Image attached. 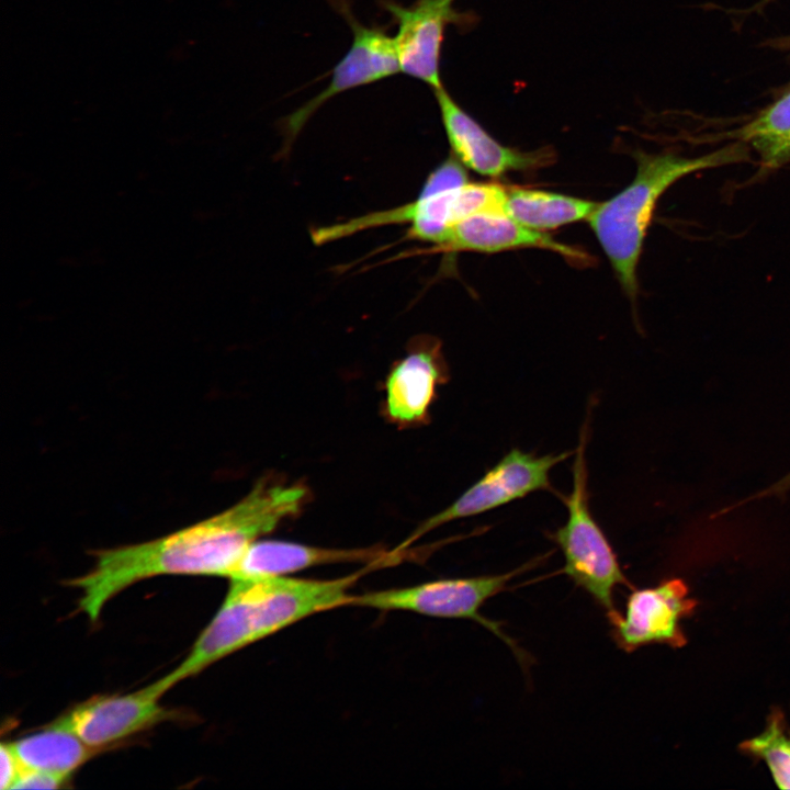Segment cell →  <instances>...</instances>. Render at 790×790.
Masks as SVG:
<instances>
[{
  "label": "cell",
  "mask_w": 790,
  "mask_h": 790,
  "mask_svg": "<svg viewBox=\"0 0 790 790\" xmlns=\"http://www.w3.org/2000/svg\"><path fill=\"white\" fill-rule=\"evenodd\" d=\"M725 137L748 144L759 156L764 173L790 163V89Z\"/></svg>",
  "instance_id": "obj_17"
},
{
  "label": "cell",
  "mask_w": 790,
  "mask_h": 790,
  "mask_svg": "<svg viewBox=\"0 0 790 790\" xmlns=\"http://www.w3.org/2000/svg\"><path fill=\"white\" fill-rule=\"evenodd\" d=\"M449 379L441 341L429 335L413 338L407 354L397 361L386 380L387 416L402 424L424 421L437 387Z\"/></svg>",
  "instance_id": "obj_12"
},
{
  "label": "cell",
  "mask_w": 790,
  "mask_h": 790,
  "mask_svg": "<svg viewBox=\"0 0 790 790\" xmlns=\"http://www.w3.org/2000/svg\"><path fill=\"white\" fill-rule=\"evenodd\" d=\"M528 567L529 564H526L503 574L443 578L408 587L351 595L348 606L382 611H409L440 619L472 620L508 645L522 664L528 662L523 652L501 630L498 622L482 614L481 608L487 600L504 591L509 582Z\"/></svg>",
  "instance_id": "obj_5"
},
{
  "label": "cell",
  "mask_w": 790,
  "mask_h": 790,
  "mask_svg": "<svg viewBox=\"0 0 790 790\" xmlns=\"http://www.w3.org/2000/svg\"><path fill=\"white\" fill-rule=\"evenodd\" d=\"M433 92L451 154L467 169L498 178L512 171H534L554 162L552 148L522 151L505 146L464 111L443 87Z\"/></svg>",
  "instance_id": "obj_11"
},
{
  "label": "cell",
  "mask_w": 790,
  "mask_h": 790,
  "mask_svg": "<svg viewBox=\"0 0 790 790\" xmlns=\"http://www.w3.org/2000/svg\"><path fill=\"white\" fill-rule=\"evenodd\" d=\"M364 569L335 579L287 576L233 578L211 622L182 663L167 674L173 685L215 662L303 619L347 606Z\"/></svg>",
  "instance_id": "obj_2"
},
{
  "label": "cell",
  "mask_w": 790,
  "mask_h": 790,
  "mask_svg": "<svg viewBox=\"0 0 790 790\" xmlns=\"http://www.w3.org/2000/svg\"><path fill=\"white\" fill-rule=\"evenodd\" d=\"M790 490V473L786 475L783 478H781L779 482L772 484L771 486L767 487L765 490L759 492L756 495L747 497V500H743L741 503L734 505V507H738L742 504H745L746 501L758 499L760 497L771 496V495H782L786 492Z\"/></svg>",
  "instance_id": "obj_21"
},
{
  "label": "cell",
  "mask_w": 790,
  "mask_h": 790,
  "mask_svg": "<svg viewBox=\"0 0 790 790\" xmlns=\"http://www.w3.org/2000/svg\"><path fill=\"white\" fill-rule=\"evenodd\" d=\"M327 1L350 26L352 44L331 70L332 77L327 88L282 120V153L289 151L307 121L328 100L400 71L395 38L387 33L385 26L362 24L353 14L350 0Z\"/></svg>",
  "instance_id": "obj_6"
},
{
  "label": "cell",
  "mask_w": 790,
  "mask_h": 790,
  "mask_svg": "<svg viewBox=\"0 0 790 790\" xmlns=\"http://www.w3.org/2000/svg\"><path fill=\"white\" fill-rule=\"evenodd\" d=\"M455 0H415L402 5L396 0H379L397 24L394 36L400 71L433 90L443 87L440 75L441 50L448 25L464 31L478 21L473 11L455 10Z\"/></svg>",
  "instance_id": "obj_8"
},
{
  "label": "cell",
  "mask_w": 790,
  "mask_h": 790,
  "mask_svg": "<svg viewBox=\"0 0 790 790\" xmlns=\"http://www.w3.org/2000/svg\"><path fill=\"white\" fill-rule=\"evenodd\" d=\"M599 202L537 189L507 187L505 211L519 224L538 232L587 221Z\"/></svg>",
  "instance_id": "obj_16"
},
{
  "label": "cell",
  "mask_w": 790,
  "mask_h": 790,
  "mask_svg": "<svg viewBox=\"0 0 790 790\" xmlns=\"http://www.w3.org/2000/svg\"><path fill=\"white\" fill-rule=\"evenodd\" d=\"M740 749L763 759L777 786L790 789V722L782 711H772L766 729L759 735L744 741Z\"/></svg>",
  "instance_id": "obj_18"
},
{
  "label": "cell",
  "mask_w": 790,
  "mask_h": 790,
  "mask_svg": "<svg viewBox=\"0 0 790 790\" xmlns=\"http://www.w3.org/2000/svg\"><path fill=\"white\" fill-rule=\"evenodd\" d=\"M379 548L334 549L281 540H257L229 578L287 576L309 567L337 563H379Z\"/></svg>",
  "instance_id": "obj_14"
},
{
  "label": "cell",
  "mask_w": 790,
  "mask_h": 790,
  "mask_svg": "<svg viewBox=\"0 0 790 790\" xmlns=\"http://www.w3.org/2000/svg\"><path fill=\"white\" fill-rule=\"evenodd\" d=\"M636 172L622 191L599 202L587 219L627 296L639 294L637 264L656 204L679 179L710 168L748 160L746 144L735 142L700 157L674 153H633Z\"/></svg>",
  "instance_id": "obj_3"
},
{
  "label": "cell",
  "mask_w": 790,
  "mask_h": 790,
  "mask_svg": "<svg viewBox=\"0 0 790 790\" xmlns=\"http://www.w3.org/2000/svg\"><path fill=\"white\" fill-rule=\"evenodd\" d=\"M569 454L535 455L511 449L450 506L426 519L405 544L452 520L486 512L535 490L552 489L550 471Z\"/></svg>",
  "instance_id": "obj_7"
},
{
  "label": "cell",
  "mask_w": 790,
  "mask_h": 790,
  "mask_svg": "<svg viewBox=\"0 0 790 790\" xmlns=\"http://www.w3.org/2000/svg\"><path fill=\"white\" fill-rule=\"evenodd\" d=\"M586 441L584 427L572 467V492L564 498L567 521L553 532L552 540L563 553V572L594 599L610 621L620 613L613 601L616 588L631 585L589 508Z\"/></svg>",
  "instance_id": "obj_4"
},
{
  "label": "cell",
  "mask_w": 790,
  "mask_h": 790,
  "mask_svg": "<svg viewBox=\"0 0 790 790\" xmlns=\"http://www.w3.org/2000/svg\"><path fill=\"white\" fill-rule=\"evenodd\" d=\"M307 488L262 478L227 509L146 542L95 551L92 568L68 582L80 590L79 608L91 621L127 587L160 575L221 576L228 579L250 545L296 516Z\"/></svg>",
  "instance_id": "obj_1"
},
{
  "label": "cell",
  "mask_w": 790,
  "mask_h": 790,
  "mask_svg": "<svg viewBox=\"0 0 790 790\" xmlns=\"http://www.w3.org/2000/svg\"><path fill=\"white\" fill-rule=\"evenodd\" d=\"M527 248L553 251L573 263H589V256L585 252L555 240L545 232L528 228L506 213H482L470 216L454 224L440 244L422 252L496 253Z\"/></svg>",
  "instance_id": "obj_13"
},
{
  "label": "cell",
  "mask_w": 790,
  "mask_h": 790,
  "mask_svg": "<svg viewBox=\"0 0 790 790\" xmlns=\"http://www.w3.org/2000/svg\"><path fill=\"white\" fill-rule=\"evenodd\" d=\"M22 768L69 777L99 749L72 732L50 723L44 730L8 742Z\"/></svg>",
  "instance_id": "obj_15"
},
{
  "label": "cell",
  "mask_w": 790,
  "mask_h": 790,
  "mask_svg": "<svg viewBox=\"0 0 790 790\" xmlns=\"http://www.w3.org/2000/svg\"><path fill=\"white\" fill-rule=\"evenodd\" d=\"M0 761H1V789H12L14 782L16 781L21 770L22 766L16 758L14 752L10 747L9 743L2 742L0 745Z\"/></svg>",
  "instance_id": "obj_20"
},
{
  "label": "cell",
  "mask_w": 790,
  "mask_h": 790,
  "mask_svg": "<svg viewBox=\"0 0 790 790\" xmlns=\"http://www.w3.org/2000/svg\"><path fill=\"white\" fill-rule=\"evenodd\" d=\"M688 594L687 585L678 578L633 589L624 613L609 621L617 646L627 653L650 644L684 646L687 639L680 623L697 607Z\"/></svg>",
  "instance_id": "obj_10"
},
{
  "label": "cell",
  "mask_w": 790,
  "mask_h": 790,
  "mask_svg": "<svg viewBox=\"0 0 790 790\" xmlns=\"http://www.w3.org/2000/svg\"><path fill=\"white\" fill-rule=\"evenodd\" d=\"M173 687L167 676L133 692L95 696L52 722L100 749L165 720L161 697Z\"/></svg>",
  "instance_id": "obj_9"
},
{
  "label": "cell",
  "mask_w": 790,
  "mask_h": 790,
  "mask_svg": "<svg viewBox=\"0 0 790 790\" xmlns=\"http://www.w3.org/2000/svg\"><path fill=\"white\" fill-rule=\"evenodd\" d=\"M68 780L69 777L43 770L22 768L12 789H58Z\"/></svg>",
  "instance_id": "obj_19"
}]
</instances>
